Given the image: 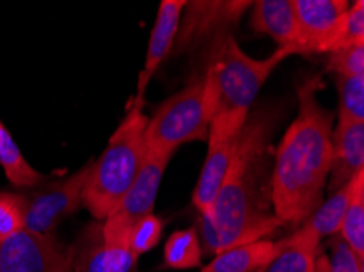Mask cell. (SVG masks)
Instances as JSON below:
<instances>
[{
	"instance_id": "obj_1",
	"label": "cell",
	"mask_w": 364,
	"mask_h": 272,
	"mask_svg": "<svg viewBox=\"0 0 364 272\" xmlns=\"http://www.w3.org/2000/svg\"><path fill=\"white\" fill-rule=\"evenodd\" d=\"M273 131V111L260 108L248 114L211 217L200 215L203 253L216 256L229 248L267 240L284 227L268 212V150Z\"/></svg>"
},
{
	"instance_id": "obj_2",
	"label": "cell",
	"mask_w": 364,
	"mask_h": 272,
	"mask_svg": "<svg viewBox=\"0 0 364 272\" xmlns=\"http://www.w3.org/2000/svg\"><path fill=\"white\" fill-rule=\"evenodd\" d=\"M321 77L297 88L299 113L281 138L269 185L273 215L283 225H299L322 204L330 175L333 114L318 103Z\"/></svg>"
},
{
	"instance_id": "obj_3",
	"label": "cell",
	"mask_w": 364,
	"mask_h": 272,
	"mask_svg": "<svg viewBox=\"0 0 364 272\" xmlns=\"http://www.w3.org/2000/svg\"><path fill=\"white\" fill-rule=\"evenodd\" d=\"M144 102H132L128 114L109 137L100 158L92 163L84 191V205L98 220H105L118 207L146 162Z\"/></svg>"
},
{
	"instance_id": "obj_4",
	"label": "cell",
	"mask_w": 364,
	"mask_h": 272,
	"mask_svg": "<svg viewBox=\"0 0 364 272\" xmlns=\"http://www.w3.org/2000/svg\"><path fill=\"white\" fill-rule=\"evenodd\" d=\"M292 55L288 49H277L264 59H253L242 51L235 38L225 35L211 46L204 74L216 92V113L230 124L244 127L252 104L272 72ZM213 116V118H214Z\"/></svg>"
},
{
	"instance_id": "obj_5",
	"label": "cell",
	"mask_w": 364,
	"mask_h": 272,
	"mask_svg": "<svg viewBox=\"0 0 364 272\" xmlns=\"http://www.w3.org/2000/svg\"><path fill=\"white\" fill-rule=\"evenodd\" d=\"M213 111L204 90V75L161 104L146 126L147 148L173 155L181 143L208 138Z\"/></svg>"
},
{
	"instance_id": "obj_6",
	"label": "cell",
	"mask_w": 364,
	"mask_h": 272,
	"mask_svg": "<svg viewBox=\"0 0 364 272\" xmlns=\"http://www.w3.org/2000/svg\"><path fill=\"white\" fill-rule=\"evenodd\" d=\"M92 163L85 165L68 180L30 196L14 194L23 214V229L38 235H51L60 220L73 215L84 204V191Z\"/></svg>"
},
{
	"instance_id": "obj_7",
	"label": "cell",
	"mask_w": 364,
	"mask_h": 272,
	"mask_svg": "<svg viewBox=\"0 0 364 272\" xmlns=\"http://www.w3.org/2000/svg\"><path fill=\"white\" fill-rule=\"evenodd\" d=\"M248 0H193L183 7L185 15L180 18L175 40V54L208 44H216L229 35L230 26L237 25L252 7Z\"/></svg>"
},
{
	"instance_id": "obj_8",
	"label": "cell",
	"mask_w": 364,
	"mask_h": 272,
	"mask_svg": "<svg viewBox=\"0 0 364 272\" xmlns=\"http://www.w3.org/2000/svg\"><path fill=\"white\" fill-rule=\"evenodd\" d=\"M0 272H74V251L51 235L21 229L0 240Z\"/></svg>"
},
{
	"instance_id": "obj_9",
	"label": "cell",
	"mask_w": 364,
	"mask_h": 272,
	"mask_svg": "<svg viewBox=\"0 0 364 272\" xmlns=\"http://www.w3.org/2000/svg\"><path fill=\"white\" fill-rule=\"evenodd\" d=\"M297 21V54H330L340 48L346 0H292Z\"/></svg>"
},
{
	"instance_id": "obj_10",
	"label": "cell",
	"mask_w": 364,
	"mask_h": 272,
	"mask_svg": "<svg viewBox=\"0 0 364 272\" xmlns=\"http://www.w3.org/2000/svg\"><path fill=\"white\" fill-rule=\"evenodd\" d=\"M242 127L230 124L229 121L219 116H214L208 131V153L201 175L198 178L195 192H193V204L200 215L211 217L218 194L223 187V183L228 175L230 158H232L234 146L239 137Z\"/></svg>"
},
{
	"instance_id": "obj_11",
	"label": "cell",
	"mask_w": 364,
	"mask_h": 272,
	"mask_svg": "<svg viewBox=\"0 0 364 272\" xmlns=\"http://www.w3.org/2000/svg\"><path fill=\"white\" fill-rule=\"evenodd\" d=\"M170 158L172 155L147 148L146 162L142 165L139 175L136 176L128 192L121 199L118 207L109 214V217L105 219V227L113 230L131 232V227L137 220L152 214L159 187H161Z\"/></svg>"
},
{
	"instance_id": "obj_12",
	"label": "cell",
	"mask_w": 364,
	"mask_h": 272,
	"mask_svg": "<svg viewBox=\"0 0 364 272\" xmlns=\"http://www.w3.org/2000/svg\"><path fill=\"white\" fill-rule=\"evenodd\" d=\"M185 4V0H162L159 5L156 23H154L151 38H149L144 69L139 75V82H137V93L134 98L137 102H144L149 82L173 49Z\"/></svg>"
},
{
	"instance_id": "obj_13",
	"label": "cell",
	"mask_w": 364,
	"mask_h": 272,
	"mask_svg": "<svg viewBox=\"0 0 364 272\" xmlns=\"http://www.w3.org/2000/svg\"><path fill=\"white\" fill-rule=\"evenodd\" d=\"M364 170V123L338 119L332 132L328 191L343 187L358 171Z\"/></svg>"
},
{
	"instance_id": "obj_14",
	"label": "cell",
	"mask_w": 364,
	"mask_h": 272,
	"mask_svg": "<svg viewBox=\"0 0 364 272\" xmlns=\"http://www.w3.org/2000/svg\"><path fill=\"white\" fill-rule=\"evenodd\" d=\"M137 256L129 246V232L109 230L102 227L100 240L74 253L75 272H136Z\"/></svg>"
},
{
	"instance_id": "obj_15",
	"label": "cell",
	"mask_w": 364,
	"mask_h": 272,
	"mask_svg": "<svg viewBox=\"0 0 364 272\" xmlns=\"http://www.w3.org/2000/svg\"><path fill=\"white\" fill-rule=\"evenodd\" d=\"M250 26L255 33L267 35L278 44L297 54V21L292 0H258L252 4Z\"/></svg>"
},
{
	"instance_id": "obj_16",
	"label": "cell",
	"mask_w": 364,
	"mask_h": 272,
	"mask_svg": "<svg viewBox=\"0 0 364 272\" xmlns=\"http://www.w3.org/2000/svg\"><path fill=\"white\" fill-rule=\"evenodd\" d=\"M321 238L302 224L291 236L279 240V248L263 272H312L318 256Z\"/></svg>"
},
{
	"instance_id": "obj_17",
	"label": "cell",
	"mask_w": 364,
	"mask_h": 272,
	"mask_svg": "<svg viewBox=\"0 0 364 272\" xmlns=\"http://www.w3.org/2000/svg\"><path fill=\"white\" fill-rule=\"evenodd\" d=\"M279 248V240H260L225 249L203 266L201 272H253L263 269Z\"/></svg>"
},
{
	"instance_id": "obj_18",
	"label": "cell",
	"mask_w": 364,
	"mask_h": 272,
	"mask_svg": "<svg viewBox=\"0 0 364 272\" xmlns=\"http://www.w3.org/2000/svg\"><path fill=\"white\" fill-rule=\"evenodd\" d=\"M353 191L341 220L340 232L336 233L358 258L364 261V170L353 178Z\"/></svg>"
},
{
	"instance_id": "obj_19",
	"label": "cell",
	"mask_w": 364,
	"mask_h": 272,
	"mask_svg": "<svg viewBox=\"0 0 364 272\" xmlns=\"http://www.w3.org/2000/svg\"><path fill=\"white\" fill-rule=\"evenodd\" d=\"M353 178L343 187H340V190L330 194L328 201L318 205L316 212L304 222L307 227H311V229L317 233V236L321 238V240L325 236H333L340 232L341 220H343V215L346 212V207H348L351 197L353 183H355Z\"/></svg>"
},
{
	"instance_id": "obj_20",
	"label": "cell",
	"mask_w": 364,
	"mask_h": 272,
	"mask_svg": "<svg viewBox=\"0 0 364 272\" xmlns=\"http://www.w3.org/2000/svg\"><path fill=\"white\" fill-rule=\"evenodd\" d=\"M203 248L195 227L170 235L164 248V266L167 269L185 271L201 266Z\"/></svg>"
},
{
	"instance_id": "obj_21",
	"label": "cell",
	"mask_w": 364,
	"mask_h": 272,
	"mask_svg": "<svg viewBox=\"0 0 364 272\" xmlns=\"http://www.w3.org/2000/svg\"><path fill=\"white\" fill-rule=\"evenodd\" d=\"M0 165L4 166L9 181L16 187H31L41 181V173L33 168L21 155L9 131L0 129Z\"/></svg>"
},
{
	"instance_id": "obj_22",
	"label": "cell",
	"mask_w": 364,
	"mask_h": 272,
	"mask_svg": "<svg viewBox=\"0 0 364 272\" xmlns=\"http://www.w3.org/2000/svg\"><path fill=\"white\" fill-rule=\"evenodd\" d=\"M338 119L364 123V75L336 77Z\"/></svg>"
},
{
	"instance_id": "obj_23",
	"label": "cell",
	"mask_w": 364,
	"mask_h": 272,
	"mask_svg": "<svg viewBox=\"0 0 364 272\" xmlns=\"http://www.w3.org/2000/svg\"><path fill=\"white\" fill-rule=\"evenodd\" d=\"M327 70L333 72L336 77L364 75V43L330 53Z\"/></svg>"
},
{
	"instance_id": "obj_24",
	"label": "cell",
	"mask_w": 364,
	"mask_h": 272,
	"mask_svg": "<svg viewBox=\"0 0 364 272\" xmlns=\"http://www.w3.org/2000/svg\"><path fill=\"white\" fill-rule=\"evenodd\" d=\"M164 222L156 215H146L136 222L131 227L129 232V246L136 256H141L142 253L151 251L157 245L162 236Z\"/></svg>"
},
{
	"instance_id": "obj_25",
	"label": "cell",
	"mask_w": 364,
	"mask_h": 272,
	"mask_svg": "<svg viewBox=\"0 0 364 272\" xmlns=\"http://www.w3.org/2000/svg\"><path fill=\"white\" fill-rule=\"evenodd\" d=\"M23 229V214L12 192H0V240Z\"/></svg>"
},
{
	"instance_id": "obj_26",
	"label": "cell",
	"mask_w": 364,
	"mask_h": 272,
	"mask_svg": "<svg viewBox=\"0 0 364 272\" xmlns=\"http://www.w3.org/2000/svg\"><path fill=\"white\" fill-rule=\"evenodd\" d=\"M361 43H364V2L358 0L346 10L343 26H341L340 48Z\"/></svg>"
},
{
	"instance_id": "obj_27",
	"label": "cell",
	"mask_w": 364,
	"mask_h": 272,
	"mask_svg": "<svg viewBox=\"0 0 364 272\" xmlns=\"http://www.w3.org/2000/svg\"><path fill=\"white\" fill-rule=\"evenodd\" d=\"M330 246L332 254L328 261L332 272H364V261L358 258L340 236L333 235Z\"/></svg>"
},
{
	"instance_id": "obj_28",
	"label": "cell",
	"mask_w": 364,
	"mask_h": 272,
	"mask_svg": "<svg viewBox=\"0 0 364 272\" xmlns=\"http://www.w3.org/2000/svg\"><path fill=\"white\" fill-rule=\"evenodd\" d=\"M312 272H332V268H330V261H328L327 254L318 253V256L316 259V264H314Z\"/></svg>"
},
{
	"instance_id": "obj_29",
	"label": "cell",
	"mask_w": 364,
	"mask_h": 272,
	"mask_svg": "<svg viewBox=\"0 0 364 272\" xmlns=\"http://www.w3.org/2000/svg\"><path fill=\"white\" fill-rule=\"evenodd\" d=\"M264 269V268H263ZM263 269H258V271H253V272H263Z\"/></svg>"
},
{
	"instance_id": "obj_30",
	"label": "cell",
	"mask_w": 364,
	"mask_h": 272,
	"mask_svg": "<svg viewBox=\"0 0 364 272\" xmlns=\"http://www.w3.org/2000/svg\"><path fill=\"white\" fill-rule=\"evenodd\" d=\"M2 127H4V126H2V124H0V129H2Z\"/></svg>"
}]
</instances>
